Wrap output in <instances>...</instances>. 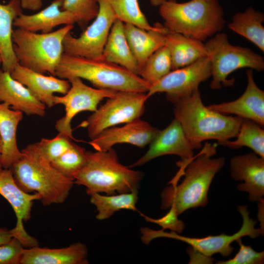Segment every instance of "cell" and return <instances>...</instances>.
<instances>
[{
    "label": "cell",
    "mask_w": 264,
    "mask_h": 264,
    "mask_svg": "<svg viewBox=\"0 0 264 264\" xmlns=\"http://www.w3.org/2000/svg\"><path fill=\"white\" fill-rule=\"evenodd\" d=\"M216 153V145L206 143L201 152L185 165L181 182L171 183L161 194V207L172 208L179 216L187 210L205 207L212 181L223 167V157L211 158Z\"/></svg>",
    "instance_id": "1"
},
{
    "label": "cell",
    "mask_w": 264,
    "mask_h": 264,
    "mask_svg": "<svg viewBox=\"0 0 264 264\" xmlns=\"http://www.w3.org/2000/svg\"><path fill=\"white\" fill-rule=\"evenodd\" d=\"M21 151L22 157L10 168L17 185L26 193H39L44 206L64 203L74 180L52 166L38 142L28 144Z\"/></svg>",
    "instance_id": "2"
},
{
    "label": "cell",
    "mask_w": 264,
    "mask_h": 264,
    "mask_svg": "<svg viewBox=\"0 0 264 264\" xmlns=\"http://www.w3.org/2000/svg\"><path fill=\"white\" fill-rule=\"evenodd\" d=\"M174 104L175 118L193 150L200 148L204 141L216 140L220 145L238 133L242 118L227 116L204 106L199 89Z\"/></svg>",
    "instance_id": "3"
},
{
    "label": "cell",
    "mask_w": 264,
    "mask_h": 264,
    "mask_svg": "<svg viewBox=\"0 0 264 264\" xmlns=\"http://www.w3.org/2000/svg\"><path fill=\"white\" fill-rule=\"evenodd\" d=\"M159 12L168 31L202 42L220 32L226 22L218 0H166Z\"/></svg>",
    "instance_id": "4"
},
{
    "label": "cell",
    "mask_w": 264,
    "mask_h": 264,
    "mask_svg": "<svg viewBox=\"0 0 264 264\" xmlns=\"http://www.w3.org/2000/svg\"><path fill=\"white\" fill-rule=\"evenodd\" d=\"M143 174L122 164L115 151H88L87 159L75 175L74 183L86 188L88 194L114 195L137 190Z\"/></svg>",
    "instance_id": "5"
},
{
    "label": "cell",
    "mask_w": 264,
    "mask_h": 264,
    "mask_svg": "<svg viewBox=\"0 0 264 264\" xmlns=\"http://www.w3.org/2000/svg\"><path fill=\"white\" fill-rule=\"evenodd\" d=\"M56 76L85 79L96 88L116 91L147 93L150 86L139 76L103 59H92L63 53Z\"/></svg>",
    "instance_id": "6"
},
{
    "label": "cell",
    "mask_w": 264,
    "mask_h": 264,
    "mask_svg": "<svg viewBox=\"0 0 264 264\" xmlns=\"http://www.w3.org/2000/svg\"><path fill=\"white\" fill-rule=\"evenodd\" d=\"M73 27V24L65 25L45 33L19 28L13 30V48L18 63L35 72L56 76L64 53V39Z\"/></svg>",
    "instance_id": "7"
},
{
    "label": "cell",
    "mask_w": 264,
    "mask_h": 264,
    "mask_svg": "<svg viewBox=\"0 0 264 264\" xmlns=\"http://www.w3.org/2000/svg\"><path fill=\"white\" fill-rule=\"evenodd\" d=\"M238 211L242 219V223L240 229L231 235L222 234L217 236H208L203 238H193L183 236L171 231L167 232L163 230H154L148 227H142L141 240L145 244H148L154 239L167 238L177 240L188 244L193 250L189 254L196 253L204 262H212L211 257L216 254L222 256H229L233 251L231 245L233 242L244 236L255 239L264 235L260 228L255 227L256 221L249 217V212L246 205H239Z\"/></svg>",
    "instance_id": "8"
},
{
    "label": "cell",
    "mask_w": 264,
    "mask_h": 264,
    "mask_svg": "<svg viewBox=\"0 0 264 264\" xmlns=\"http://www.w3.org/2000/svg\"><path fill=\"white\" fill-rule=\"evenodd\" d=\"M211 66L212 80L210 88L220 89L232 84L227 78L234 71L248 68L261 71L264 69V59L250 48L231 44L225 33L219 32L204 44Z\"/></svg>",
    "instance_id": "9"
},
{
    "label": "cell",
    "mask_w": 264,
    "mask_h": 264,
    "mask_svg": "<svg viewBox=\"0 0 264 264\" xmlns=\"http://www.w3.org/2000/svg\"><path fill=\"white\" fill-rule=\"evenodd\" d=\"M147 93L117 91L80 125L87 129L90 139L103 130L139 119L143 114Z\"/></svg>",
    "instance_id": "10"
},
{
    "label": "cell",
    "mask_w": 264,
    "mask_h": 264,
    "mask_svg": "<svg viewBox=\"0 0 264 264\" xmlns=\"http://www.w3.org/2000/svg\"><path fill=\"white\" fill-rule=\"evenodd\" d=\"M99 12L93 22L78 37L68 33L63 41L64 53L74 56L102 59V55L116 16L107 0H98Z\"/></svg>",
    "instance_id": "11"
},
{
    "label": "cell",
    "mask_w": 264,
    "mask_h": 264,
    "mask_svg": "<svg viewBox=\"0 0 264 264\" xmlns=\"http://www.w3.org/2000/svg\"><path fill=\"white\" fill-rule=\"evenodd\" d=\"M67 80L70 84L68 91L63 96H54V105H63L65 110V115L56 121L55 128L59 133L73 139L71 123L74 117L82 111H95L101 101L114 96L117 91L93 88L85 84L82 79L78 77Z\"/></svg>",
    "instance_id": "12"
},
{
    "label": "cell",
    "mask_w": 264,
    "mask_h": 264,
    "mask_svg": "<svg viewBox=\"0 0 264 264\" xmlns=\"http://www.w3.org/2000/svg\"><path fill=\"white\" fill-rule=\"evenodd\" d=\"M211 76L210 59L204 57L190 65L171 70L151 86L147 95L149 98L157 93H164L167 100L175 104L192 94Z\"/></svg>",
    "instance_id": "13"
},
{
    "label": "cell",
    "mask_w": 264,
    "mask_h": 264,
    "mask_svg": "<svg viewBox=\"0 0 264 264\" xmlns=\"http://www.w3.org/2000/svg\"><path fill=\"white\" fill-rule=\"evenodd\" d=\"M0 195L10 203L16 217V225L10 230L12 237L18 239L25 248L39 246L37 239L26 232L23 222L30 219L33 201L41 200L40 194L22 190L15 182L12 170L9 168L2 169L0 172Z\"/></svg>",
    "instance_id": "14"
},
{
    "label": "cell",
    "mask_w": 264,
    "mask_h": 264,
    "mask_svg": "<svg viewBox=\"0 0 264 264\" xmlns=\"http://www.w3.org/2000/svg\"><path fill=\"white\" fill-rule=\"evenodd\" d=\"M193 150L180 123L175 118L166 128L159 130L147 152L129 167L140 166L158 157L174 154L180 157L181 160L176 165L182 170L193 158Z\"/></svg>",
    "instance_id": "15"
},
{
    "label": "cell",
    "mask_w": 264,
    "mask_h": 264,
    "mask_svg": "<svg viewBox=\"0 0 264 264\" xmlns=\"http://www.w3.org/2000/svg\"><path fill=\"white\" fill-rule=\"evenodd\" d=\"M159 130L139 118L121 127L107 128L88 143L97 151H106L115 145L123 143L143 148L151 143Z\"/></svg>",
    "instance_id": "16"
},
{
    "label": "cell",
    "mask_w": 264,
    "mask_h": 264,
    "mask_svg": "<svg viewBox=\"0 0 264 264\" xmlns=\"http://www.w3.org/2000/svg\"><path fill=\"white\" fill-rule=\"evenodd\" d=\"M230 175L239 183L237 189L248 194L249 200L258 202L264 196V158L254 152L233 157L230 161Z\"/></svg>",
    "instance_id": "17"
},
{
    "label": "cell",
    "mask_w": 264,
    "mask_h": 264,
    "mask_svg": "<svg viewBox=\"0 0 264 264\" xmlns=\"http://www.w3.org/2000/svg\"><path fill=\"white\" fill-rule=\"evenodd\" d=\"M247 84L243 94L235 100L213 104L208 107L219 113L235 114L264 126V91L256 85L253 69L246 71Z\"/></svg>",
    "instance_id": "18"
},
{
    "label": "cell",
    "mask_w": 264,
    "mask_h": 264,
    "mask_svg": "<svg viewBox=\"0 0 264 264\" xmlns=\"http://www.w3.org/2000/svg\"><path fill=\"white\" fill-rule=\"evenodd\" d=\"M15 80L25 86L32 94L48 108L54 105L55 93L66 94L70 88L68 80L56 76H46L18 64L10 73Z\"/></svg>",
    "instance_id": "19"
},
{
    "label": "cell",
    "mask_w": 264,
    "mask_h": 264,
    "mask_svg": "<svg viewBox=\"0 0 264 264\" xmlns=\"http://www.w3.org/2000/svg\"><path fill=\"white\" fill-rule=\"evenodd\" d=\"M0 102L27 115L44 117L46 106L10 72L0 69Z\"/></svg>",
    "instance_id": "20"
},
{
    "label": "cell",
    "mask_w": 264,
    "mask_h": 264,
    "mask_svg": "<svg viewBox=\"0 0 264 264\" xmlns=\"http://www.w3.org/2000/svg\"><path fill=\"white\" fill-rule=\"evenodd\" d=\"M63 2V0H53L45 8L34 14L22 13L15 19L13 25L31 32L45 33L60 25L77 23L78 19L74 14L62 9Z\"/></svg>",
    "instance_id": "21"
},
{
    "label": "cell",
    "mask_w": 264,
    "mask_h": 264,
    "mask_svg": "<svg viewBox=\"0 0 264 264\" xmlns=\"http://www.w3.org/2000/svg\"><path fill=\"white\" fill-rule=\"evenodd\" d=\"M88 249L86 245L76 242L59 248H24L20 264H87Z\"/></svg>",
    "instance_id": "22"
},
{
    "label": "cell",
    "mask_w": 264,
    "mask_h": 264,
    "mask_svg": "<svg viewBox=\"0 0 264 264\" xmlns=\"http://www.w3.org/2000/svg\"><path fill=\"white\" fill-rule=\"evenodd\" d=\"M154 26V29L146 30L131 23H124L128 43L140 70L147 59L165 44V35L168 30L158 22Z\"/></svg>",
    "instance_id": "23"
},
{
    "label": "cell",
    "mask_w": 264,
    "mask_h": 264,
    "mask_svg": "<svg viewBox=\"0 0 264 264\" xmlns=\"http://www.w3.org/2000/svg\"><path fill=\"white\" fill-rule=\"evenodd\" d=\"M23 119V113L0 102V136L2 150L0 157L2 169L10 168L22 156L17 141V131Z\"/></svg>",
    "instance_id": "24"
},
{
    "label": "cell",
    "mask_w": 264,
    "mask_h": 264,
    "mask_svg": "<svg viewBox=\"0 0 264 264\" xmlns=\"http://www.w3.org/2000/svg\"><path fill=\"white\" fill-rule=\"evenodd\" d=\"M124 23L117 18L114 22L104 47L102 59L139 76V66L128 43Z\"/></svg>",
    "instance_id": "25"
},
{
    "label": "cell",
    "mask_w": 264,
    "mask_h": 264,
    "mask_svg": "<svg viewBox=\"0 0 264 264\" xmlns=\"http://www.w3.org/2000/svg\"><path fill=\"white\" fill-rule=\"evenodd\" d=\"M165 42L171 58L172 70L190 65L208 56L202 42L181 34L168 31L165 35Z\"/></svg>",
    "instance_id": "26"
},
{
    "label": "cell",
    "mask_w": 264,
    "mask_h": 264,
    "mask_svg": "<svg viewBox=\"0 0 264 264\" xmlns=\"http://www.w3.org/2000/svg\"><path fill=\"white\" fill-rule=\"evenodd\" d=\"M21 13L20 0H9L6 4L0 3V56L2 69L10 73L19 64L13 48L12 25Z\"/></svg>",
    "instance_id": "27"
},
{
    "label": "cell",
    "mask_w": 264,
    "mask_h": 264,
    "mask_svg": "<svg viewBox=\"0 0 264 264\" xmlns=\"http://www.w3.org/2000/svg\"><path fill=\"white\" fill-rule=\"evenodd\" d=\"M264 14L251 7L243 12H238L232 17L228 28L252 42L264 52Z\"/></svg>",
    "instance_id": "28"
},
{
    "label": "cell",
    "mask_w": 264,
    "mask_h": 264,
    "mask_svg": "<svg viewBox=\"0 0 264 264\" xmlns=\"http://www.w3.org/2000/svg\"><path fill=\"white\" fill-rule=\"evenodd\" d=\"M90 196V203L96 207L98 213L96 218L98 220L109 219L115 212L122 209L137 210L138 190L116 195L103 196L98 193H94Z\"/></svg>",
    "instance_id": "29"
},
{
    "label": "cell",
    "mask_w": 264,
    "mask_h": 264,
    "mask_svg": "<svg viewBox=\"0 0 264 264\" xmlns=\"http://www.w3.org/2000/svg\"><path fill=\"white\" fill-rule=\"evenodd\" d=\"M235 137V140H227L220 145L233 149L247 147L264 158V130L262 127L252 120L242 119Z\"/></svg>",
    "instance_id": "30"
},
{
    "label": "cell",
    "mask_w": 264,
    "mask_h": 264,
    "mask_svg": "<svg viewBox=\"0 0 264 264\" xmlns=\"http://www.w3.org/2000/svg\"><path fill=\"white\" fill-rule=\"evenodd\" d=\"M172 70V61L167 47L164 45L153 53L141 67L139 76L150 87Z\"/></svg>",
    "instance_id": "31"
},
{
    "label": "cell",
    "mask_w": 264,
    "mask_h": 264,
    "mask_svg": "<svg viewBox=\"0 0 264 264\" xmlns=\"http://www.w3.org/2000/svg\"><path fill=\"white\" fill-rule=\"evenodd\" d=\"M116 17L124 23H129L146 30L154 29L141 11L138 0H107Z\"/></svg>",
    "instance_id": "32"
},
{
    "label": "cell",
    "mask_w": 264,
    "mask_h": 264,
    "mask_svg": "<svg viewBox=\"0 0 264 264\" xmlns=\"http://www.w3.org/2000/svg\"><path fill=\"white\" fill-rule=\"evenodd\" d=\"M87 153L85 148L73 142L71 147L67 151L51 162V163L63 175L74 179L75 175L87 161Z\"/></svg>",
    "instance_id": "33"
},
{
    "label": "cell",
    "mask_w": 264,
    "mask_h": 264,
    "mask_svg": "<svg viewBox=\"0 0 264 264\" xmlns=\"http://www.w3.org/2000/svg\"><path fill=\"white\" fill-rule=\"evenodd\" d=\"M98 0H63L62 9L74 14L81 26L94 19L99 12Z\"/></svg>",
    "instance_id": "34"
},
{
    "label": "cell",
    "mask_w": 264,
    "mask_h": 264,
    "mask_svg": "<svg viewBox=\"0 0 264 264\" xmlns=\"http://www.w3.org/2000/svg\"><path fill=\"white\" fill-rule=\"evenodd\" d=\"M69 137L60 133L50 139L43 138L38 142L46 158L50 162L57 159L72 146Z\"/></svg>",
    "instance_id": "35"
},
{
    "label": "cell",
    "mask_w": 264,
    "mask_h": 264,
    "mask_svg": "<svg viewBox=\"0 0 264 264\" xmlns=\"http://www.w3.org/2000/svg\"><path fill=\"white\" fill-rule=\"evenodd\" d=\"M242 238L237 240L239 250L232 259L218 261L217 264H262L264 262V251L257 252L250 245H244Z\"/></svg>",
    "instance_id": "36"
},
{
    "label": "cell",
    "mask_w": 264,
    "mask_h": 264,
    "mask_svg": "<svg viewBox=\"0 0 264 264\" xmlns=\"http://www.w3.org/2000/svg\"><path fill=\"white\" fill-rule=\"evenodd\" d=\"M24 247L20 241L12 237L0 245V264H20Z\"/></svg>",
    "instance_id": "37"
},
{
    "label": "cell",
    "mask_w": 264,
    "mask_h": 264,
    "mask_svg": "<svg viewBox=\"0 0 264 264\" xmlns=\"http://www.w3.org/2000/svg\"><path fill=\"white\" fill-rule=\"evenodd\" d=\"M169 209L166 214L159 219H153L142 214L141 215L147 222L159 225L162 227V230L168 229L171 231L180 234L185 228L184 223L178 219V216L172 208Z\"/></svg>",
    "instance_id": "38"
},
{
    "label": "cell",
    "mask_w": 264,
    "mask_h": 264,
    "mask_svg": "<svg viewBox=\"0 0 264 264\" xmlns=\"http://www.w3.org/2000/svg\"><path fill=\"white\" fill-rule=\"evenodd\" d=\"M22 8L31 11L40 10L43 6L42 0H20Z\"/></svg>",
    "instance_id": "39"
},
{
    "label": "cell",
    "mask_w": 264,
    "mask_h": 264,
    "mask_svg": "<svg viewBox=\"0 0 264 264\" xmlns=\"http://www.w3.org/2000/svg\"><path fill=\"white\" fill-rule=\"evenodd\" d=\"M12 237L10 230L0 226V245L7 242Z\"/></svg>",
    "instance_id": "40"
},
{
    "label": "cell",
    "mask_w": 264,
    "mask_h": 264,
    "mask_svg": "<svg viewBox=\"0 0 264 264\" xmlns=\"http://www.w3.org/2000/svg\"><path fill=\"white\" fill-rule=\"evenodd\" d=\"M264 198L259 201L258 202V218L260 222L261 230L264 232Z\"/></svg>",
    "instance_id": "41"
},
{
    "label": "cell",
    "mask_w": 264,
    "mask_h": 264,
    "mask_svg": "<svg viewBox=\"0 0 264 264\" xmlns=\"http://www.w3.org/2000/svg\"><path fill=\"white\" fill-rule=\"evenodd\" d=\"M166 0H150L151 4L154 6H159Z\"/></svg>",
    "instance_id": "42"
},
{
    "label": "cell",
    "mask_w": 264,
    "mask_h": 264,
    "mask_svg": "<svg viewBox=\"0 0 264 264\" xmlns=\"http://www.w3.org/2000/svg\"><path fill=\"white\" fill-rule=\"evenodd\" d=\"M1 150H2V141H1V139L0 136V157ZM0 167L1 168V165H0Z\"/></svg>",
    "instance_id": "43"
},
{
    "label": "cell",
    "mask_w": 264,
    "mask_h": 264,
    "mask_svg": "<svg viewBox=\"0 0 264 264\" xmlns=\"http://www.w3.org/2000/svg\"><path fill=\"white\" fill-rule=\"evenodd\" d=\"M1 65V57L0 56V66Z\"/></svg>",
    "instance_id": "44"
},
{
    "label": "cell",
    "mask_w": 264,
    "mask_h": 264,
    "mask_svg": "<svg viewBox=\"0 0 264 264\" xmlns=\"http://www.w3.org/2000/svg\"><path fill=\"white\" fill-rule=\"evenodd\" d=\"M2 170V169L0 167V172Z\"/></svg>",
    "instance_id": "45"
}]
</instances>
